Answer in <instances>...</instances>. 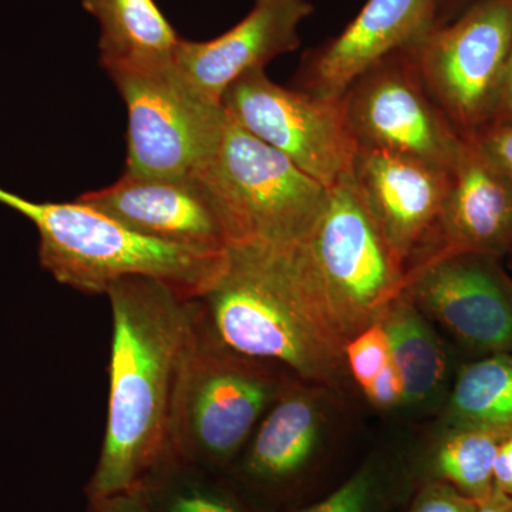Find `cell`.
<instances>
[{
    "mask_svg": "<svg viewBox=\"0 0 512 512\" xmlns=\"http://www.w3.org/2000/svg\"><path fill=\"white\" fill-rule=\"evenodd\" d=\"M476 512H512V497L494 488L491 495L477 503Z\"/></svg>",
    "mask_w": 512,
    "mask_h": 512,
    "instance_id": "cell-32",
    "label": "cell"
},
{
    "mask_svg": "<svg viewBox=\"0 0 512 512\" xmlns=\"http://www.w3.org/2000/svg\"><path fill=\"white\" fill-rule=\"evenodd\" d=\"M90 512H151L147 487L133 488L124 493L90 500Z\"/></svg>",
    "mask_w": 512,
    "mask_h": 512,
    "instance_id": "cell-28",
    "label": "cell"
},
{
    "mask_svg": "<svg viewBox=\"0 0 512 512\" xmlns=\"http://www.w3.org/2000/svg\"><path fill=\"white\" fill-rule=\"evenodd\" d=\"M392 362L389 339L382 320L360 330L345 346V363L363 390Z\"/></svg>",
    "mask_w": 512,
    "mask_h": 512,
    "instance_id": "cell-22",
    "label": "cell"
},
{
    "mask_svg": "<svg viewBox=\"0 0 512 512\" xmlns=\"http://www.w3.org/2000/svg\"><path fill=\"white\" fill-rule=\"evenodd\" d=\"M510 120H512V46L507 67H505L503 87H501L500 100H498L497 113H495L493 123Z\"/></svg>",
    "mask_w": 512,
    "mask_h": 512,
    "instance_id": "cell-30",
    "label": "cell"
},
{
    "mask_svg": "<svg viewBox=\"0 0 512 512\" xmlns=\"http://www.w3.org/2000/svg\"><path fill=\"white\" fill-rule=\"evenodd\" d=\"M476 2L478 0H437L436 26L446 25Z\"/></svg>",
    "mask_w": 512,
    "mask_h": 512,
    "instance_id": "cell-31",
    "label": "cell"
},
{
    "mask_svg": "<svg viewBox=\"0 0 512 512\" xmlns=\"http://www.w3.org/2000/svg\"><path fill=\"white\" fill-rule=\"evenodd\" d=\"M494 488L512 497V430L498 446L494 463Z\"/></svg>",
    "mask_w": 512,
    "mask_h": 512,
    "instance_id": "cell-29",
    "label": "cell"
},
{
    "mask_svg": "<svg viewBox=\"0 0 512 512\" xmlns=\"http://www.w3.org/2000/svg\"><path fill=\"white\" fill-rule=\"evenodd\" d=\"M222 107L235 123L328 190L352 173L359 146L342 99L286 89L258 69L229 87Z\"/></svg>",
    "mask_w": 512,
    "mask_h": 512,
    "instance_id": "cell-9",
    "label": "cell"
},
{
    "mask_svg": "<svg viewBox=\"0 0 512 512\" xmlns=\"http://www.w3.org/2000/svg\"><path fill=\"white\" fill-rule=\"evenodd\" d=\"M168 512H241L220 495L200 488H187L174 495Z\"/></svg>",
    "mask_w": 512,
    "mask_h": 512,
    "instance_id": "cell-27",
    "label": "cell"
},
{
    "mask_svg": "<svg viewBox=\"0 0 512 512\" xmlns=\"http://www.w3.org/2000/svg\"><path fill=\"white\" fill-rule=\"evenodd\" d=\"M511 252V181L466 138L439 218L409 272L440 256L483 254L501 259Z\"/></svg>",
    "mask_w": 512,
    "mask_h": 512,
    "instance_id": "cell-16",
    "label": "cell"
},
{
    "mask_svg": "<svg viewBox=\"0 0 512 512\" xmlns=\"http://www.w3.org/2000/svg\"><path fill=\"white\" fill-rule=\"evenodd\" d=\"M512 46V0H478L407 47L421 82L461 137L490 126Z\"/></svg>",
    "mask_w": 512,
    "mask_h": 512,
    "instance_id": "cell-7",
    "label": "cell"
},
{
    "mask_svg": "<svg viewBox=\"0 0 512 512\" xmlns=\"http://www.w3.org/2000/svg\"><path fill=\"white\" fill-rule=\"evenodd\" d=\"M0 204L39 232V261L59 284L99 295L131 276L170 285L185 298L210 291L224 272L228 249L171 244L138 234L82 202H35L0 187Z\"/></svg>",
    "mask_w": 512,
    "mask_h": 512,
    "instance_id": "cell-3",
    "label": "cell"
},
{
    "mask_svg": "<svg viewBox=\"0 0 512 512\" xmlns=\"http://www.w3.org/2000/svg\"><path fill=\"white\" fill-rule=\"evenodd\" d=\"M197 308L202 328L235 355L323 386L343 377L346 340L302 242L228 248L224 272Z\"/></svg>",
    "mask_w": 512,
    "mask_h": 512,
    "instance_id": "cell-2",
    "label": "cell"
},
{
    "mask_svg": "<svg viewBox=\"0 0 512 512\" xmlns=\"http://www.w3.org/2000/svg\"><path fill=\"white\" fill-rule=\"evenodd\" d=\"M511 430L447 429L434 453L439 481L480 503L494 491V463Z\"/></svg>",
    "mask_w": 512,
    "mask_h": 512,
    "instance_id": "cell-21",
    "label": "cell"
},
{
    "mask_svg": "<svg viewBox=\"0 0 512 512\" xmlns=\"http://www.w3.org/2000/svg\"><path fill=\"white\" fill-rule=\"evenodd\" d=\"M390 355L403 380L407 406L439 400L447 386L450 362L444 343L406 292L382 318Z\"/></svg>",
    "mask_w": 512,
    "mask_h": 512,
    "instance_id": "cell-19",
    "label": "cell"
},
{
    "mask_svg": "<svg viewBox=\"0 0 512 512\" xmlns=\"http://www.w3.org/2000/svg\"><path fill=\"white\" fill-rule=\"evenodd\" d=\"M350 174L384 241L409 272L439 218L451 171L407 154L359 147Z\"/></svg>",
    "mask_w": 512,
    "mask_h": 512,
    "instance_id": "cell-12",
    "label": "cell"
},
{
    "mask_svg": "<svg viewBox=\"0 0 512 512\" xmlns=\"http://www.w3.org/2000/svg\"><path fill=\"white\" fill-rule=\"evenodd\" d=\"M447 429L512 430V352L461 367L446 407Z\"/></svg>",
    "mask_w": 512,
    "mask_h": 512,
    "instance_id": "cell-20",
    "label": "cell"
},
{
    "mask_svg": "<svg viewBox=\"0 0 512 512\" xmlns=\"http://www.w3.org/2000/svg\"><path fill=\"white\" fill-rule=\"evenodd\" d=\"M265 365L212 339L197 308L175 404V457L222 463L237 454L262 414L285 392Z\"/></svg>",
    "mask_w": 512,
    "mask_h": 512,
    "instance_id": "cell-6",
    "label": "cell"
},
{
    "mask_svg": "<svg viewBox=\"0 0 512 512\" xmlns=\"http://www.w3.org/2000/svg\"><path fill=\"white\" fill-rule=\"evenodd\" d=\"M477 503L443 481L427 485L410 512H476Z\"/></svg>",
    "mask_w": 512,
    "mask_h": 512,
    "instance_id": "cell-25",
    "label": "cell"
},
{
    "mask_svg": "<svg viewBox=\"0 0 512 512\" xmlns=\"http://www.w3.org/2000/svg\"><path fill=\"white\" fill-rule=\"evenodd\" d=\"M106 295L113 315L109 404L90 500L146 485L161 461L175 457V404L197 316V299L153 278L121 279Z\"/></svg>",
    "mask_w": 512,
    "mask_h": 512,
    "instance_id": "cell-1",
    "label": "cell"
},
{
    "mask_svg": "<svg viewBox=\"0 0 512 512\" xmlns=\"http://www.w3.org/2000/svg\"><path fill=\"white\" fill-rule=\"evenodd\" d=\"M302 244L346 343L382 320L406 292V268L370 217L352 174L329 188L325 207Z\"/></svg>",
    "mask_w": 512,
    "mask_h": 512,
    "instance_id": "cell-5",
    "label": "cell"
},
{
    "mask_svg": "<svg viewBox=\"0 0 512 512\" xmlns=\"http://www.w3.org/2000/svg\"><path fill=\"white\" fill-rule=\"evenodd\" d=\"M195 175L220 205L231 247L305 241L328 198V188L228 114L220 143Z\"/></svg>",
    "mask_w": 512,
    "mask_h": 512,
    "instance_id": "cell-4",
    "label": "cell"
},
{
    "mask_svg": "<svg viewBox=\"0 0 512 512\" xmlns=\"http://www.w3.org/2000/svg\"><path fill=\"white\" fill-rule=\"evenodd\" d=\"M313 12L309 0H255L248 15L222 35L204 42L181 39L175 72L202 100L222 106L225 92L244 74L299 49V30Z\"/></svg>",
    "mask_w": 512,
    "mask_h": 512,
    "instance_id": "cell-13",
    "label": "cell"
},
{
    "mask_svg": "<svg viewBox=\"0 0 512 512\" xmlns=\"http://www.w3.org/2000/svg\"><path fill=\"white\" fill-rule=\"evenodd\" d=\"M510 256H511V258H512V252H511Z\"/></svg>",
    "mask_w": 512,
    "mask_h": 512,
    "instance_id": "cell-33",
    "label": "cell"
},
{
    "mask_svg": "<svg viewBox=\"0 0 512 512\" xmlns=\"http://www.w3.org/2000/svg\"><path fill=\"white\" fill-rule=\"evenodd\" d=\"M468 138L481 148L512 184V120L490 124Z\"/></svg>",
    "mask_w": 512,
    "mask_h": 512,
    "instance_id": "cell-24",
    "label": "cell"
},
{
    "mask_svg": "<svg viewBox=\"0 0 512 512\" xmlns=\"http://www.w3.org/2000/svg\"><path fill=\"white\" fill-rule=\"evenodd\" d=\"M322 429L318 400L308 392L285 389L256 430L247 470L265 480L295 476L315 454Z\"/></svg>",
    "mask_w": 512,
    "mask_h": 512,
    "instance_id": "cell-18",
    "label": "cell"
},
{
    "mask_svg": "<svg viewBox=\"0 0 512 512\" xmlns=\"http://www.w3.org/2000/svg\"><path fill=\"white\" fill-rule=\"evenodd\" d=\"M127 107L123 175L184 178L207 164L220 143L227 113L202 100L175 72L158 69L111 74Z\"/></svg>",
    "mask_w": 512,
    "mask_h": 512,
    "instance_id": "cell-8",
    "label": "cell"
},
{
    "mask_svg": "<svg viewBox=\"0 0 512 512\" xmlns=\"http://www.w3.org/2000/svg\"><path fill=\"white\" fill-rule=\"evenodd\" d=\"M99 23L100 64L109 76L174 62L181 37L154 0H82Z\"/></svg>",
    "mask_w": 512,
    "mask_h": 512,
    "instance_id": "cell-17",
    "label": "cell"
},
{
    "mask_svg": "<svg viewBox=\"0 0 512 512\" xmlns=\"http://www.w3.org/2000/svg\"><path fill=\"white\" fill-rule=\"evenodd\" d=\"M379 491V471L365 467L319 503L296 512H373Z\"/></svg>",
    "mask_w": 512,
    "mask_h": 512,
    "instance_id": "cell-23",
    "label": "cell"
},
{
    "mask_svg": "<svg viewBox=\"0 0 512 512\" xmlns=\"http://www.w3.org/2000/svg\"><path fill=\"white\" fill-rule=\"evenodd\" d=\"M357 146L407 154L453 171L466 138L458 134L426 87L409 49L384 57L342 96Z\"/></svg>",
    "mask_w": 512,
    "mask_h": 512,
    "instance_id": "cell-10",
    "label": "cell"
},
{
    "mask_svg": "<svg viewBox=\"0 0 512 512\" xmlns=\"http://www.w3.org/2000/svg\"><path fill=\"white\" fill-rule=\"evenodd\" d=\"M436 20L437 0H367L338 36L306 55L295 89L342 99L370 67L416 45Z\"/></svg>",
    "mask_w": 512,
    "mask_h": 512,
    "instance_id": "cell-15",
    "label": "cell"
},
{
    "mask_svg": "<svg viewBox=\"0 0 512 512\" xmlns=\"http://www.w3.org/2000/svg\"><path fill=\"white\" fill-rule=\"evenodd\" d=\"M406 293L467 349L512 352V281L500 259L453 254L431 259L407 275Z\"/></svg>",
    "mask_w": 512,
    "mask_h": 512,
    "instance_id": "cell-11",
    "label": "cell"
},
{
    "mask_svg": "<svg viewBox=\"0 0 512 512\" xmlns=\"http://www.w3.org/2000/svg\"><path fill=\"white\" fill-rule=\"evenodd\" d=\"M363 392L367 399L380 409H393V407L403 404V380L394 363L390 362L384 367Z\"/></svg>",
    "mask_w": 512,
    "mask_h": 512,
    "instance_id": "cell-26",
    "label": "cell"
},
{
    "mask_svg": "<svg viewBox=\"0 0 512 512\" xmlns=\"http://www.w3.org/2000/svg\"><path fill=\"white\" fill-rule=\"evenodd\" d=\"M77 201L146 237L187 247L228 249L231 238L214 194L197 175L136 178L80 195Z\"/></svg>",
    "mask_w": 512,
    "mask_h": 512,
    "instance_id": "cell-14",
    "label": "cell"
}]
</instances>
